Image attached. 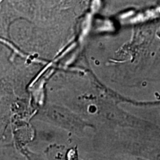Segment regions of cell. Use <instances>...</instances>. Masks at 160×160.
I'll return each mask as SVG.
<instances>
[{
  "mask_svg": "<svg viewBox=\"0 0 160 160\" xmlns=\"http://www.w3.org/2000/svg\"><path fill=\"white\" fill-rule=\"evenodd\" d=\"M2 1V0H0V2H1Z\"/></svg>",
  "mask_w": 160,
  "mask_h": 160,
  "instance_id": "cell-2",
  "label": "cell"
},
{
  "mask_svg": "<svg viewBox=\"0 0 160 160\" xmlns=\"http://www.w3.org/2000/svg\"><path fill=\"white\" fill-rule=\"evenodd\" d=\"M150 158L153 160H160V151H156L151 153Z\"/></svg>",
  "mask_w": 160,
  "mask_h": 160,
  "instance_id": "cell-1",
  "label": "cell"
}]
</instances>
